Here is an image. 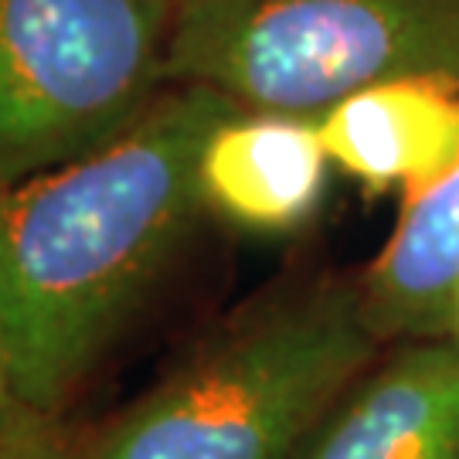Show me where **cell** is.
Instances as JSON below:
<instances>
[{
    "label": "cell",
    "mask_w": 459,
    "mask_h": 459,
    "mask_svg": "<svg viewBox=\"0 0 459 459\" xmlns=\"http://www.w3.org/2000/svg\"><path fill=\"white\" fill-rule=\"evenodd\" d=\"M231 99L167 85L113 143L0 187V385L58 415L181 259L195 164Z\"/></svg>",
    "instance_id": "obj_1"
},
{
    "label": "cell",
    "mask_w": 459,
    "mask_h": 459,
    "mask_svg": "<svg viewBox=\"0 0 459 459\" xmlns=\"http://www.w3.org/2000/svg\"><path fill=\"white\" fill-rule=\"evenodd\" d=\"M316 126L337 174L405 201L459 164V85L426 75L368 85L316 113Z\"/></svg>",
    "instance_id": "obj_7"
},
{
    "label": "cell",
    "mask_w": 459,
    "mask_h": 459,
    "mask_svg": "<svg viewBox=\"0 0 459 459\" xmlns=\"http://www.w3.org/2000/svg\"><path fill=\"white\" fill-rule=\"evenodd\" d=\"M358 273L381 344L449 337L459 290V164L443 181L398 201L388 238Z\"/></svg>",
    "instance_id": "obj_8"
},
{
    "label": "cell",
    "mask_w": 459,
    "mask_h": 459,
    "mask_svg": "<svg viewBox=\"0 0 459 459\" xmlns=\"http://www.w3.org/2000/svg\"><path fill=\"white\" fill-rule=\"evenodd\" d=\"M0 459H79V439L58 415L28 409L0 385Z\"/></svg>",
    "instance_id": "obj_9"
},
{
    "label": "cell",
    "mask_w": 459,
    "mask_h": 459,
    "mask_svg": "<svg viewBox=\"0 0 459 459\" xmlns=\"http://www.w3.org/2000/svg\"><path fill=\"white\" fill-rule=\"evenodd\" d=\"M286 459H459V341L381 344Z\"/></svg>",
    "instance_id": "obj_5"
},
{
    "label": "cell",
    "mask_w": 459,
    "mask_h": 459,
    "mask_svg": "<svg viewBox=\"0 0 459 459\" xmlns=\"http://www.w3.org/2000/svg\"><path fill=\"white\" fill-rule=\"evenodd\" d=\"M333 174L316 116L242 106L208 130L195 164L204 218L263 238L307 229Z\"/></svg>",
    "instance_id": "obj_6"
},
{
    "label": "cell",
    "mask_w": 459,
    "mask_h": 459,
    "mask_svg": "<svg viewBox=\"0 0 459 459\" xmlns=\"http://www.w3.org/2000/svg\"><path fill=\"white\" fill-rule=\"evenodd\" d=\"M449 337H456V341H459V290H456V299H453V320H449Z\"/></svg>",
    "instance_id": "obj_10"
},
{
    "label": "cell",
    "mask_w": 459,
    "mask_h": 459,
    "mask_svg": "<svg viewBox=\"0 0 459 459\" xmlns=\"http://www.w3.org/2000/svg\"><path fill=\"white\" fill-rule=\"evenodd\" d=\"M459 85V0H178L167 85L316 116L392 79Z\"/></svg>",
    "instance_id": "obj_3"
},
{
    "label": "cell",
    "mask_w": 459,
    "mask_h": 459,
    "mask_svg": "<svg viewBox=\"0 0 459 459\" xmlns=\"http://www.w3.org/2000/svg\"><path fill=\"white\" fill-rule=\"evenodd\" d=\"M377 351L358 269H286L79 436V459H286Z\"/></svg>",
    "instance_id": "obj_2"
},
{
    "label": "cell",
    "mask_w": 459,
    "mask_h": 459,
    "mask_svg": "<svg viewBox=\"0 0 459 459\" xmlns=\"http://www.w3.org/2000/svg\"><path fill=\"white\" fill-rule=\"evenodd\" d=\"M178 0H0V187L113 143L167 89Z\"/></svg>",
    "instance_id": "obj_4"
}]
</instances>
